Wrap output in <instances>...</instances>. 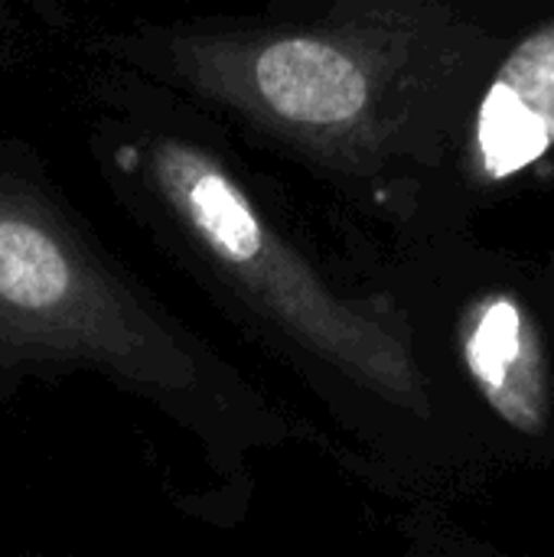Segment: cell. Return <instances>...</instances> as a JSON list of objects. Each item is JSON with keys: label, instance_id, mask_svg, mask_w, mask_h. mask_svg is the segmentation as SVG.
<instances>
[{"label": "cell", "instance_id": "cell-1", "mask_svg": "<svg viewBox=\"0 0 554 557\" xmlns=\"http://www.w3.org/2000/svg\"><path fill=\"white\" fill-rule=\"evenodd\" d=\"M114 160L163 222L300 349L372 395L428 414V382L408 330L333 294L212 150L183 134L147 131L121 144Z\"/></svg>", "mask_w": 554, "mask_h": 557}, {"label": "cell", "instance_id": "cell-2", "mask_svg": "<svg viewBox=\"0 0 554 557\" xmlns=\"http://www.w3.org/2000/svg\"><path fill=\"white\" fill-rule=\"evenodd\" d=\"M82 366L150 395H180L196 382L193 352L49 186L0 160V369Z\"/></svg>", "mask_w": 554, "mask_h": 557}, {"label": "cell", "instance_id": "cell-3", "mask_svg": "<svg viewBox=\"0 0 554 557\" xmlns=\"http://www.w3.org/2000/svg\"><path fill=\"white\" fill-rule=\"evenodd\" d=\"M150 52L199 95L310 140L362 137L382 95V59L343 33H173Z\"/></svg>", "mask_w": 554, "mask_h": 557}, {"label": "cell", "instance_id": "cell-4", "mask_svg": "<svg viewBox=\"0 0 554 557\" xmlns=\"http://www.w3.org/2000/svg\"><path fill=\"white\" fill-rule=\"evenodd\" d=\"M464 366L496 418L513 431L545 434L552 421V369L542 333L513 294H483L460 317Z\"/></svg>", "mask_w": 554, "mask_h": 557}, {"label": "cell", "instance_id": "cell-5", "mask_svg": "<svg viewBox=\"0 0 554 557\" xmlns=\"http://www.w3.org/2000/svg\"><path fill=\"white\" fill-rule=\"evenodd\" d=\"M487 117H496L490 140V157L516 166L519 160L545 150L554 137V29L535 36L529 52L522 49L509 59L503 82L487 108Z\"/></svg>", "mask_w": 554, "mask_h": 557}]
</instances>
